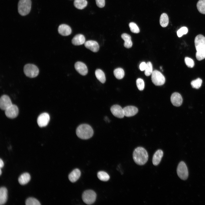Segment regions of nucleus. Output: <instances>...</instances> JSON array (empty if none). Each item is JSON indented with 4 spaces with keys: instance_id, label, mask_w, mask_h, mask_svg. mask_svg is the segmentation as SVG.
Instances as JSON below:
<instances>
[{
    "instance_id": "4468645a",
    "label": "nucleus",
    "mask_w": 205,
    "mask_h": 205,
    "mask_svg": "<svg viewBox=\"0 0 205 205\" xmlns=\"http://www.w3.org/2000/svg\"><path fill=\"white\" fill-rule=\"evenodd\" d=\"M75 68L76 70L81 75H85L88 73V69L86 65L80 62H76L75 64Z\"/></svg>"
},
{
    "instance_id": "f8f14e48",
    "label": "nucleus",
    "mask_w": 205,
    "mask_h": 205,
    "mask_svg": "<svg viewBox=\"0 0 205 205\" xmlns=\"http://www.w3.org/2000/svg\"><path fill=\"white\" fill-rule=\"evenodd\" d=\"M110 111L113 115L117 118H122L124 116L123 109L119 105H113L110 108Z\"/></svg>"
},
{
    "instance_id": "39448f33",
    "label": "nucleus",
    "mask_w": 205,
    "mask_h": 205,
    "mask_svg": "<svg viewBox=\"0 0 205 205\" xmlns=\"http://www.w3.org/2000/svg\"><path fill=\"white\" fill-rule=\"evenodd\" d=\"M24 72L25 75L30 78L36 77L38 75L39 70L37 67L32 64H27L24 67Z\"/></svg>"
},
{
    "instance_id": "4c0bfd02",
    "label": "nucleus",
    "mask_w": 205,
    "mask_h": 205,
    "mask_svg": "<svg viewBox=\"0 0 205 205\" xmlns=\"http://www.w3.org/2000/svg\"><path fill=\"white\" fill-rule=\"evenodd\" d=\"M146 66V63L145 62H142L140 65V68L141 71L145 70Z\"/></svg>"
},
{
    "instance_id": "f257e3e1",
    "label": "nucleus",
    "mask_w": 205,
    "mask_h": 205,
    "mask_svg": "<svg viewBox=\"0 0 205 205\" xmlns=\"http://www.w3.org/2000/svg\"><path fill=\"white\" fill-rule=\"evenodd\" d=\"M194 44L196 58L198 60H201L205 58V37L202 34L197 35L195 38Z\"/></svg>"
},
{
    "instance_id": "aec40b11",
    "label": "nucleus",
    "mask_w": 205,
    "mask_h": 205,
    "mask_svg": "<svg viewBox=\"0 0 205 205\" xmlns=\"http://www.w3.org/2000/svg\"><path fill=\"white\" fill-rule=\"evenodd\" d=\"M81 175L80 170L76 169L73 170L69 175L68 178L72 183L76 182L79 178Z\"/></svg>"
},
{
    "instance_id": "f3484780",
    "label": "nucleus",
    "mask_w": 205,
    "mask_h": 205,
    "mask_svg": "<svg viewBox=\"0 0 205 205\" xmlns=\"http://www.w3.org/2000/svg\"><path fill=\"white\" fill-rule=\"evenodd\" d=\"M58 30L59 33L63 36H67L71 34V29L67 25L62 24L58 27Z\"/></svg>"
},
{
    "instance_id": "cd10ccee",
    "label": "nucleus",
    "mask_w": 205,
    "mask_h": 205,
    "mask_svg": "<svg viewBox=\"0 0 205 205\" xmlns=\"http://www.w3.org/2000/svg\"><path fill=\"white\" fill-rule=\"evenodd\" d=\"M196 6L200 13L205 14V0H199L197 3Z\"/></svg>"
},
{
    "instance_id": "9d476101",
    "label": "nucleus",
    "mask_w": 205,
    "mask_h": 205,
    "mask_svg": "<svg viewBox=\"0 0 205 205\" xmlns=\"http://www.w3.org/2000/svg\"><path fill=\"white\" fill-rule=\"evenodd\" d=\"M50 120L49 114L47 113L44 112L38 116L37 122L38 126L42 127L46 126Z\"/></svg>"
},
{
    "instance_id": "f704fd0d",
    "label": "nucleus",
    "mask_w": 205,
    "mask_h": 205,
    "mask_svg": "<svg viewBox=\"0 0 205 205\" xmlns=\"http://www.w3.org/2000/svg\"><path fill=\"white\" fill-rule=\"evenodd\" d=\"M188 32L187 28L185 26L182 27L177 32V34L179 37H181L183 35L185 34Z\"/></svg>"
},
{
    "instance_id": "58836bf2",
    "label": "nucleus",
    "mask_w": 205,
    "mask_h": 205,
    "mask_svg": "<svg viewBox=\"0 0 205 205\" xmlns=\"http://www.w3.org/2000/svg\"><path fill=\"white\" fill-rule=\"evenodd\" d=\"M4 165V163L3 160L0 159V168H2Z\"/></svg>"
},
{
    "instance_id": "412c9836",
    "label": "nucleus",
    "mask_w": 205,
    "mask_h": 205,
    "mask_svg": "<svg viewBox=\"0 0 205 205\" xmlns=\"http://www.w3.org/2000/svg\"><path fill=\"white\" fill-rule=\"evenodd\" d=\"M7 198V190L6 188L4 187L0 188V204H5L6 202Z\"/></svg>"
},
{
    "instance_id": "20e7f679",
    "label": "nucleus",
    "mask_w": 205,
    "mask_h": 205,
    "mask_svg": "<svg viewBox=\"0 0 205 205\" xmlns=\"http://www.w3.org/2000/svg\"><path fill=\"white\" fill-rule=\"evenodd\" d=\"M18 7L19 14L22 16L26 15L30 11L31 1V0H19Z\"/></svg>"
},
{
    "instance_id": "5701e85b",
    "label": "nucleus",
    "mask_w": 205,
    "mask_h": 205,
    "mask_svg": "<svg viewBox=\"0 0 205 205\" xmlns=\"http://www.w3.org/2000/svg\"><path fill=\"white\" fill-rule=\"evenodd\" d=\"M30 179V174L28 173H25L20 176L18 179V181L20 184L24 185L28 183Z\"/></svg>"
},
{
    "instance_id": "ddd939ff",
    "label": "nucleus",
    "mask_w": 205,
    "mask_h": 205,
    "mask_svg": "<svg viewBox=\"0 0 205 205\" xmlns=\"http://www.w3.org/2000/svg\"><path fill=\"white\" fill-rule=\"evenodd\" d=\"M171 101L172 104L176 106H180L183 102V99L181 95L179 93H173L171 97Z\"/></svg>"
},
{
    "instance_id": "6ab92c4d",
    "label": "nucleus",
    "mask_w": 205,
    "mask_h": 205,
    "mask_svg": "<svg viewBox=\"0 0 205 205\" xmlns=\"http://www.w3.org/2000/svg\"><path fill=\"white\" fill-rule=\"evenodd\" d=\"M85 39L83 35L79 34L75 36L72 40V44L76 46L82 45L85 42Z\"/></svg>"
},
{
    "instance_id": "473e14b6",
    "label": "nucleus",
    "mask_w": 205,
    "mask_h": 205,
    "mask_svg": "<svg viewBox=\"0 0 205 205\" xmlns=\"http://www.w3.org/2000/svg\"><path fill=\"white\" fill-rule=\"evenodd\" d=\"M129 26L132 32L135 33H138L139 32V29L135 23L131 22L129 23Z\"/></svg>"
},
{
    "instance_id": "1a4fd4ad",
    "label": "nucleus",
    "mask_w": 205,
    "mask_h": 205,
    "mask_svg": "<svg viewBox=\"0 0 205 205\" xmlns=\"http://www.w3.org/2000/svg\"><path fill=\"white\" fill-rule=\"evenodd\" d=\"M5 113L7 117L11 118H15L18 114V108L16 105L12 104L5 110Z\"/></svg>"
},
{
    "instance_id": "dca6fc26",
    "label": "nucleus",
    "mask_w": 205,
    "mask_h": 205,
    "mask_svg": "<svg viewBox=\"0 0 205 205\" xmlns=\"http://www.w3.org/2000/svg\"><path fill=\"white\" fill-rule=\"evenodd\" d=\"M84 45L86 48L93 52H97L99 50V45L97 42L95 41H87L85 43Z\"/></svg>"
},
{
    "instance_id": "c756f323",
    "label": "nucleus",
    "mask_w": 205,
    "mask_h": 205,
    "mask_svg": "<svg viewBox=\"0 0 205 205\" xmlns=\"http://www.w3.org/2000/svg\"><path fill=\"white\" fill-rule=\"evenodd\" d=\"M202 83V80L198 78L192 81L191 82V85L192 88L198 89L201 87Z\"/></svg>"
},
{
    "instance_id": "c85d7f7f",
    "label": "nucleus",
    "mask_w": 205,
    "mask_h": 205,
    "mask_svg": "<svg viewBox=\"0 0 205 205\" xmlns=\"http://www.w3.org/2000/svg\"><path fill=\"white\" fill-rule=\"evenodd\" d=\"M97 176L99 179L102 181H107L110 179L109 175L103 171L99 172L97 173Z\"/></svg>"
},
{
    "instance_id": "6e6552de",
    "label": "nucleus",
    "mask_w": 205,
    "mask_h": 205,
    "mask_svg": "<svg viewBox=\"0 0 205 205\" xmlns=\"http://www.w3.org/2000/svg\"><path fill=\"white\" fill-rule=\"evenodd\" d=\"M177 173L178 177L182 180H186L188 173L187 167L183 161H181L179 163L177 169Z\"/></svg>"
},
{
    "instance_id": "9b49d317",
    "label": "nucleus",
    "mask_w": 205,
    "mask_h": 205,
    "mask_svg": "<svg viewBox=\"0 0 205 205\" xmlns=\"http://www.w3.org/2000/svg\"><path fill=\"white\" fill-rule=\"evenodd\" d=\"M12 104L10 97L7 95L1 96L0 99V107L3 110H5L11 106Z\"/></svg>"
},
{
    "instance_id": "c9c22d12",
    "label": "nucleus",
    "mask_w": 205,
    "mask_h": 205,
    "mask_svg": "<svg viewBox=\"0 0 205 205\" xmlns=\"http://www.w3.org/2000/svg\"><path fill=\"white\" fill-rule=\"evenodd\" d=\"M185 62L188 67L190 68L193 67L194 65V62L192 59L186 57L184 59Z\"/></svg>"
},
{
    "instance_id": "0eeeda50",
    "label": "nucleus",
    "mask_w": 205,
    "mask_h": 205,
    "mask_svg": "<svg viewBox=\"0 0 205 205\" xmlns=\"http://www.w3.org/2000/svg\"><path fill=\"white\" fill-rule=\"evenodd\" d=\"M96 193L92 190H87L85 191L82 195L83 201L88 205L92 204L95 201L96 198Z\"/></svg>"
},
{
    "instance_id": "393cba45",
    "label": "nucleus",
    "mask_w": 205,
    "mask_h": 205,
    "mask_svg": "<svg viewBox=\"0 0 205 205\" xmlns=\"http://www.w3.org/2000/svg\"><path fill=\"white\" fill-rule=\"evenodd\" d=\"M95 75L97 79L101 83H104L106 81V78L104 72L101 70L98 69L95 71Z\"/></svg>"
},
{
    "instance_id": "423d86ee",
    "label": "nucleus",
    "mask_w": 205,
    "mask_h": 205,
    "mask_svg": "<svg viewBox=\"0 0 205 205\" xmlns=\"http://www.w3.org/2000/svg\"><path fill=\"white\" fill-rule=\"evenodd\" d=\"M151 75L152 82L155 85L160 86L165 83V78L160 72L155 70L153 71Z\"/></svg>"
},
{
    "instance_id": "bb28decb",
    "label": "nucleus",
    "mask_w": 205,
    "mask_h": 205,
    "mask_svg": "<svg viewBox=\"0 0 205 205\" xmlns=\"http://www.w3.org/2000/svg\"><path fill=\"white\" fill-rule=\"evenodd\" d=\"M114 74L116 78L120 79L123 78L124 75V72L122 69L118 68L114 70Z\"/></svg>"
},
{
    "instance_id": "2eb2a0df",
    "label": "nucleus",
    "mask_w": 205,
    "mask_h": 205,
    "mask_svg": "<svg viewBox=\"0 0 205 205\" xmlns=\"http://www.w3.org/2000/svg\"><path fill=\"white\" fill-rule=\"evenodd\" d=\"M124 116L129 117L136 115L138 112V109L136 107L132 106H127L123 108Z\"/></svg>"
},
{
    "instance_id": "e433bc0d",
    "label": "nucleus",
    "mask_w": 205,
    "mask_h": 205,
    "mask_svg": "<svg viewBox=\"0 0 205 205\" xmlns=\"http://www.w3.org/2000/svg\"><path fill=\"white\" fill-rule=\"evenodd\" d=\"M97 6L99 8L104 7L105 4V0H95Z\"/></svg>"
},
{
    "instance_id": "7c9ffc66",
    "label": "nucleus",
    "mask_w": 205,
    "mask_h": 205,
    "mask_svg": "<svg viewBox=\"0 0 205 205\" xmlns=\"http://www.w3.org/2000/svg\"><path fill=\"white\" fill-rule=\"evenodd\" d=\"M153 67L151 63L149 62L146 63V66L145 70V74L146 76L151 75L153 72Z\"/></svg>"
},
{
    "instance_id": "72a5a7b5",
    "label": "nucleus",
    "mask_w": 205,
    "mask_h": 205,
    "mask_svg": "<svg viewBox=\"0 0 205 205\" xmlns=\"http://www.w3.org/2000/svg\"><path fill=\"white\" fill-rule=\"evenodd\" d=\"M137 86L140 91L143 90L144 87V83L143 80L141 78L137 79L136 81Z\"/></svg>"
},
{
    "instance_id": "a211bd4d",
    "label": "nucleus",
    "mask_w": 205,
    "mask_h": 205,
    "mask_svg": "<svg viewBox=\"0 0 205 205\" xmlns=\"http://www.w3.org/2000/svg\"><path fill=\"white\" fill-rule=\"evenodd\" d=\"M163 152L161 149L157 150L154 154L152 158L153 164L156 166L160 163L163 156Z\"/></svg>"
},
{
    "instance_id": "a878e982",
    "label": "nucleus",
    "mask_w": 205,
    "mask_h": 205,
    "mask_svg": "<svg viewBox=\"0 0 205 205\" xmlns=\"http://www.w3.org/2000/svg\"><path fill=\"white\" fill-rule=\"evenodd\" d=\"M169 23V18L167 15L165 13H163L161 15L160 18V24L163 27H166Z\"/></svg>"
},
{
    "instance_id": "ea45409f",
    "label": "nucleus",
    "mask_w": 205,
    "mask_h": 205,
    "mask_svg": "<svg viewBox=\"0 0 205 205\" xmlns=\"http://www.w3.org/2000/svg\"><path fill=\"white\" fill-rule=\"evenodd\" d=\"M1 168H0V175H1V173H2L1 171Z\"/></svg>"
},
{
    "instance_id": "f03ea898",
    "label": "nucleus",
    "mask_w": 205,
    "mask_h": 205,
    "mask_svg": "<svg viewBox=\"0 0 205 205\" xmlns=\"http://www.w3.org/2000/svg\"><path fill=\"white\" fill-rule=\"evenodd\" d=\"M133 157L136 164L140 165H143L147 161L148 155L147 151L144 148L139 147L134 150Z\"/></svg>"
},
{
    "instance_id": "b1692460",
    "label": "nucleus",
    "mask_w": 205,
    "mask_h": 205,
    "mask_svg": "<svg viewBox=\"0 0 205 205\" xmlns=\"http://www.w3.org/2000/svg\"><path fill=\"white\" fill-rule=\"evenodd\" d=\"M73 4L77 9H82L87 6V2L86 0H75Z\"/></svg>"
},
{
    "instance_id": "7ed1b4c3",
    "label": "nucleus",
    "mask_w": 205,
    "mask_h": 205,
    "mask_svg": "<svg viewBox=\"0 0 205 205\" xmlns=\"http://www.w3.org/2000/svg\"><path fill=\"white\" fill-rule=\"evenodd\" d=\"M76 134L79 138L86 140L93 136V131L92 128L89 125L82 124L79 125L77 128Z\"/></svg>"
},
{
    "instance_id": "2f4dec72",
    "label": "nucleus",
    "mask_w": 205,
    "mask_h": 205,
    "mask_svg": "<svg viewBox=\"0 0 205 205\" xmlns=\"http://www.w3.org/2000/svg\"><path fill=\"white\" fill-rule=\"evenodd\" d=\"M26 205H40L41 204L36 199L30 197L28 198L26 200Z\"/></svg>"
},
{
    "instance_id": "4be33fe9",
    "label": "nucleus",
    "mask_w": 205,
    "mask_h": 205,
    "mask_svg": "<svg viewBox=\"0 0 205 205\" xmlns=\"http://www.w3.org/2000/svg\"><path fill=\"white\" fill-rule=\"evenodd\" d=\"M122 38L124 40V46L126 48H131L132 45V43L131 40V36L126 33H123L121 36Z\"/></svg>"
}]
</instances>
